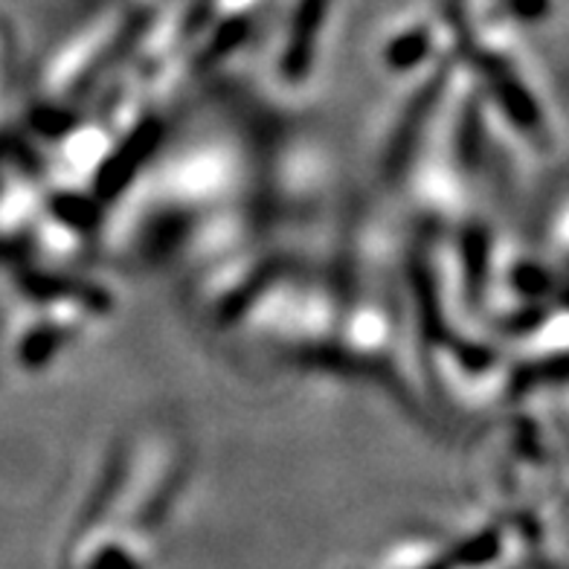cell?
I'll use <instances>...</instances> for the list:
<instances>
[{
    "instance_id": "1",
    "label": "cell",
    "mask_w": 569,
    "mask_h": 569,
    "mask_svg": "<svg viewBox=\"0 0 569 569\" xmlns=\"http://www.w3.org/2000/svg\"><path fill=\"white\" fill-rule=\"evenodd\" d=\"M430 47H433V36H427L421 30L405 32V36H396L387 44V61L398 70H410L425 61V56L430 53Z\"/></svg>"
}]
</instances>
